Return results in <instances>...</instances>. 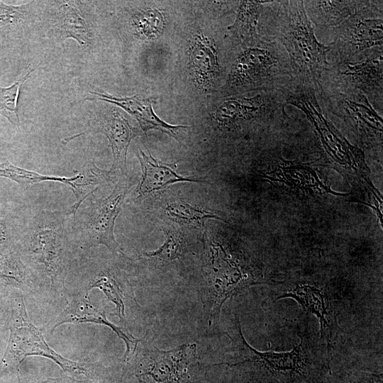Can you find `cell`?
Returning a JSON list of instances; mask_svg holds the SVG:
<instances>
[{
  "instance_id": "6da1fadb",
  "label": "cell",
  "mask_w": 383,
  "mask_h": 383,
  "mask_svg": "<svg viewBox=\"0 0 383 383\" xmlns=\"http://www.w3.org/2000/svg\"><path fill=\"white\" fill-rule=\"evenodd\" d=\"M15 250L40 282L45 299L67 295V276L82 257L67 211L40 210L26 221Z\"/></svg>"
},
{
  "instance_id": "7a4b0ae2",
  "label": "cell",
  "mask_w": 383,
  "mask_h": 383,
  "mask_svg": "<svg viewBox=\"0 0 383 383\" xmlns=\"http://www.w3.org/2000/svg\"><path fill=\"white\" fill-rule=\"evenodd\" d=\"M271 38L286 51L290 61L293 82L318 85L328 67L331 46L316 39L304 1H271Z\"/></svg>"
},
{
  "instance_id": "3957f363",
  "label": "cell",
  "mask_w": 383,
  "mask_h": 383,
  "mask_svg": "<svg viewBox=\"0 0 383 383\" xmlns=\"http://www.w3.org/2000/svg\"><path fill=\"white\" fill-rule=\"evenodd\" d=\"M243 47L228 74L229 90L282 91L293 82L289 58L278 43L258 38Z\"/></svg>"
},
{
  "instance_id": "277c9868",
  "label": "cell",
  "mask_w": 383,
  "mask_h": 383,
  "mask_svg": "<svg viewBox=\"0 0 383 383\" xmlns=\"http://www.w3.org/2000/svg\"><path fill=\"white\" fill-rule=\"evenodd\" d=\"M11 302L9 336L0 369H16L26 357L35 355L51 359L65 372L74 375L91 377L93 365L67 359L47 344L42 329L35 326L28 316L22 292L13 289Z\"/></svg>"
},
{
  "instance_id": "5b68a950",
  "label": "cell",
  "mask_w": 383,
  "mask_h": 383,
  "mask_svg": "<svg viewBox=\"0 0 383 383\" xmlns=\"http://www.w3.org/2000/svg\"><path fill=\"white\" fill-rule=\"evenodd\" d=\"M235 324L231 338L238 351V360L215 365L233 367L249 362L277 383H315L320 377L323 365L313 363L303 340L289 352H260L245 341L238 317Z\"/></svg>"
},
{
  "instance_id": "8992f818",
  "label": "cell",
  "mask_w": 383,
  "mask_h": 383,
  "mask_svg": "<svg viewBox=\"0 0 383 383\" xmlns=\"http://www.w3.org/2000/svg\"><path fill=\"white\" fill-rule=\"evenodd\" d=\"M133 184L131 177L119 176L108 196L91 200L89 205L77 211L73 218V231L82 251L104 245L113 254L123 255L115 239L113 230L126 196Z\"/></svg>"
},
{
  "instance_id": "52a82bcc",
  "label": "cell",
  "mask_w": 383,
  "mask_h": 383,
  "mask_svg": "<svg viewBox=\"0 0 383 383\" xmlns=\"http://www.w3.org/2000/svg\"><path fill=\"white\" fill-rule=\"evenodd\" d=\"M382 1L367 4L333 28L331 62H353L365 51L383 45Z\"/></svg>"
},
{
  "instance_id": "ba28073f",
  "label": "cell",
  "mask_w": 383,
  "mask_h": 383,
  "mask_svg": "<svg viewBox=\"0 0 383 383\" xmlns=\"http://www.w3.org/2000/svg\"><path fill=\"white\" fill-rule=\"evenodd\" d=\"M369 49L353 62H328L322 77L361 91L382 111L383 50Z\"/></svg>"
},
{
  "instance_id": "9c48e42d",
  "label": "cell",
  "mask_w": 383,
  "mask_h": 383,
  "mask_svg": "<svg viewBox=\"0 0 383 383\" xmlns=\"http://www.w3.org/2000/svg\"><path fill=\"white\" fill-rule=\"evenodd\" d=\"M77 271L80 284L77 291L89 293L94 288L101 290L116 308V313L121 320L126 317V306L128 296L123 278L119 270L112 263L96 257H84L73 270Z\"/></svg>"
},
{
  "instance_id": "30bf717a",
  "label": "cell",
  "mask_w": 383,
  "mask_h": 383,
  "mask_svg": "<svg viewBox=\"0 0 383 383\" xmlns=\"http://www.w3.org/2000/svg\"><path fill=\"white\" fill-rule=\"evenodd\" d=\"M67 295L70 299L67 306L60 313L41 328L43 333L45 332L52 334L57 327L64 323H92L107 326L124 341L126 350L123 359L128 360L135 351L140 340L109 321L106 311L94 304L88 292L68 291Z\"/></svg>"
},
{
  "instance_id": "8fae6325",
  "label": "cell",
  "mask_w": 383,
  "mask_h": 383,
  "mask_svg": "<svg viewBox=\"0 0 383 383\" xmlns=\"http://www.w3.org/2000/svg\"><path fill=\"white\" fill-rule=\"evenodd\" d=\"M93 129L103 133L108 139L113 153L111 175L120 173L127 175L126 158L128 149L133 138L138 135V131L133 127L128 119L118 110L100 113L91 123Z\"/></svg>"
},
{
  "instance_id": "7c38bea8",
  "label": "cell",
  "mask_w": 383,
  "mask_h": 383,
  "mask_svg": "<svg viewBox=\"0 0 383 383\" xmlns=\"http://www.w3.org/2000/svg\"><path fill=\"white\" fill-rule=\"evenodd\" d=\"M196 345H183L170 351L156 350L137 376L144 383H180L194 359Z\"/></svg>"
},
{
  "instance_id": "4fadbf2b",
  "label": "cell",
  "mask_w": 383,
  "mask_h": 383,
  "mask_svg": "<svg viewBox=\"0 0 383 383\" xmlns=\"http://www.w3.org/2000/svg\"><path fill=\"white\" fill-rule=\"evenodd\" d=\"M189 61L196 87L202 91L213 90L221 76V65L214 40L201 31L193 35Z\"/></svg>"
},
{
  "instance_id": "5bb4252c",
  "label": "cell",
  "mask_w": 383,
  "mask_h": 383,
  "mask_svg": "<svg viewBox=\"0 0 383 383\" xmlns=\"http://www.w3.org/2000/svg\"><path fill=\"white\" fill-rule=\"evenodd\" d=\"M148 152V155L140 149L137 152L142 170L140 180L135 189L137 199H140L177 182L207 183L201 179L179 174L176 171L177 167L175 163H167L155 159L149 150Z\"/></svg>"
},
{
  "instance_id": "9a60e30c",
  "label": "cell",
  "mask_w": 383,
  "mask_h": 383,
  "mask_svg": "<svg viewBox=\"0 0 383 383\" xmlns=\"http://www.w3.org/2000/svg\"><path fill=\"white\" fill-rule=\"evenodd\" d=\"M95 99L115 104L127 111L138 122L141 130L146 134L150 130H158L177 138V132L188 128L182 125H172L160 119L154 112L151 99L139 95L116 96L100 91H89Z\"/></svg>"
},
{
  "instance_id": "2e32d148",
  "label": "cell",
  "mask_w": 383,
  "mask_h": 383,
  "mask_svg": "<svg viewBox=\"0 0 383 383\" xmlns=\"http://www.w3.org/2000/svg\"><path fill=\"white\" fill-rule=\"evenodd\" d=\"M291 297L308 312L315 315L319 321L322 338L326 340L328 360L330 362L332 340L336 322L330 313L328 305L321 290L308 284L296 285L277 299Z\"/></svg>"
},
{
  "instance_id": "e0dca14e",
  "label": "cell",
  "mask_w": 383,
  "mask_h": 383,
  "mask_svg": "<svg viewBox=\"0 0 383 383\" xmlns=\"http://www.w3.org/2000/svg\"><path fill=\"white\" fill-rule=\"evenodd\" d=\"M0 287L44 298L40 281L16 250L0 256Z\"/></svg>"
},
{
  "instance_id": "ac0fdd59",
  "label": "cell",
  "mask_w": 383,
  "mask_h": 383,
  "mask_svg": "<svg viewBox=\"0 0 383 383\" xmlns=\"http://www.w3.org/2000/svg\"><path fill=\"white\" fill-rule=\"evenodd\" d=\"M368 1H304L311 23L321 28H335L367 4Z\"/></svg>"
},
{
  "instance_id": "d6986e66",
  "label": "cell",
  "mask_w": 383,
  "mask_h": 383,
  "mask_svg": "<svg viewBox=\"0 0 383 383\" xmlns=\"http://www.w3.org/2000/svg\"><path fill=\"white\" fill-rule=\"evenodd\" d=\"M60 3L55 24L58 37L62 40L72 38L83 49L89 50L92 45L93 38L87 20L74 1Z\"/></svg>"
},
{
  "instance_id": "ffe728a7",
  "label": "cell",
  "mask_w": 383,
  "mask_h": 383,
  "mask_svg": "<svg viewBox=\"0 0 383 383\" xmlns=\"http://www.w3.org/2000/svg\"><path fill=\"white\" fill-rule=\"evenodd\" d=\"M71 190L76 198L75 203L67 210L75 216L83 201L101 186L112 180L109 172L99 168L93 161H87L79 172Z\"/></svg>"
},
{
  "instance_id": "44dd1931",
  "label": "cell",
  "mask_w": 383,
  "mask_h": 383,
  "mask_svg": "<svg viewBox=\"0 0 383 383\" xmlns=\"http://www.w3.org/2000/svg\"><path fill=\"white\" fill-rule=\"evenodd\" d=\"M267 1H240L234 23L228 27L232 36L245 45L259 37L257 33V23L262 4Z\"/></svg>"
},
{
  "instance_id": "7402d4cb",
  "label": "cell",
  "mask_w": 383,
  "mask_h": 383,
  "mask_svg": "<svg viewBox=\"0 0 383 383\" xmlns=\"http://www.w3.org/2000/svg\"><path fill=\"white\" fill-rule=\"evenodd\" d=\"M165 213L173 221L196 228H204L205 222L210 218L222 221L217 214L182 200L167 204Z\"/></svg>"
},
{
  "instance_id": "603a6c76",
  "label": "cell",
  "mask_w": 383,
  "mask_h": 383,
  "mask_svg": "<svg viewBox=\"0 0 383 383\" xmlns=\"http://www.w3.org/2000/svg\"><path fill=\"white\" fill-rule=\"evenodd\" d=\"M0 177L10 179L22 186H30L43 182H58L70 188L75 179V176L67 177L41 174L13 165L9 161L0 164Z\"/></svg>"
},
{
  "instance_id": "cb8c5ba5",
  "label": "cell",
  "mask_w": 383,
  "mask_h": 383,
  "mask_svg": "<svg viewBox=\"0 0 383 383\" xmlns=\"http://www.w3.org/2000/svg\"><path fill=\"white\" fill-rule=\"evenodd\" d=\"M135 33L141 39H152L160 35L165 25V16L157 9L149 8L135 13L132 16Z\"/></svg>"
},
{
  "instance_id": "d4e9b609",
  "label": "cell",
  "mask_w": 383,
  "mask_h": 383,
  "mask_svg": "<svg viewBox=\"0 0 383 383\" xmlns=\"http://www.w3.org/2000/svg\"><path fill=\"white\" fill-rule=\"evenodd\" d=\"M34 70L30 68L11 86L0 87V114L6 117L13 126H18L20 123L18 100L21 88Z\"/></svg>"
},
{
  "instance_id": "484cf974",
  "label": "cell",
  "mask_w": 383,
  "mask_h": 383,
  "mask_svg": "<svg viewBox=\"0 0 383 383\" xmlns=\"http://www.w3.org/2000/svg\"><path fill=\"white\" fill-rule=\"evenodd\" d=\"M162 232L165 235L163 244L155 250L143 252V255L162 262H172L182 255L184 245L177 232L168 228H163Z\"/></svg>"
},
{
  "instance_id": "4316f807",
  "label": "cell",
  "mask_w": 383,
  "mask_h": 383,
  "mask_svg": "<svg viewBox=\"0 0 383 383\" xmlns=\"http://www.w3.org/2000/svg\"><path fill=\"white\" fill-rule=\"evenodd\" d=\"M0 287V354L4 355L9 334L11 315V291Z\"/></svg>"
},
{
  "instance_id": "83f0119b",
  "label": "cell",
  "mask_w": 383,
  "mask_h": 383,
  "mask_svg": "<svg viewBox=\"0 0 383 383\" xmlns=\"http://www.w3.org/2000/svg\"><path fill=\"white\" fill-rule=\"evenodd\" d=\"M28 5H6L0 1V28L23 23L28 14Z\"/></svg>"
},
{
  "instance_id": "f1b7e54d",
  "label": "cell",
  "mask_w": 383,
  "mask_h": 383,
  "mask_svg": "<svg viewBox=\"0 0 383 383\" xmlns=\"http://www.w3.org/2000/svg\"><path fill=\"white\" fill-rule=\"evenodd\" d=\"M10 223L0 219V256L15 250L21 232H15Z\"/></svg>"
},
{
  "instance_id": "f546056e",
  "label": "cell",
  "mask_w": 383,
  "mask_h": 383,
  "mask_svg": "<svg viewBox=\"0 0 383 383\" xmlns=\"http://www.w3.org/2000/svg\"><path fill=\"white\" fill-rule=\"evenodd\" d=\"M18 383H82V382L74 380L72 378L62 377V378H49L45 380L38 379L35 377H28L23 375L22 373L18 370Z\"/></svg>"
},
{
  "instance_id": "4dcf8cb0",
  "label": "cell",
  "mask_w": 383,
  "mask_h": 383,
  "mask_svg": "<svg viewBox=\"0 0 383 383\" xmlns=\"http://www.w3.org/2000/svg\"><path fill=\"white\" fill-rule=\"evenodd\" d=\"M348 383H382V375L370 372H357L352 375Z\"/></svg>"
}]
</instances>
